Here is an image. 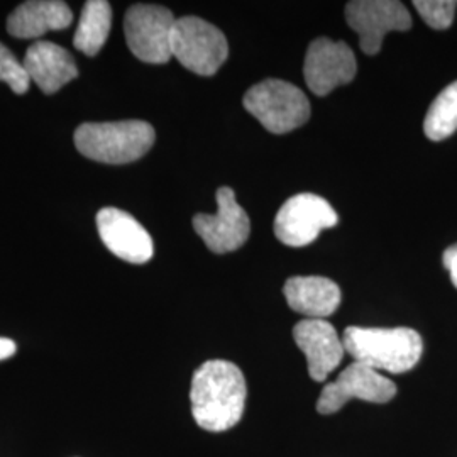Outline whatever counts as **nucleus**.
Wrapping results in <instances>:
<instances>
[{
    "mask_svg": "<svg viewBox=\"0 0 457 457\" xmlns=\"http://www.w3.org/2000/svg\"><path fill=\"white\" fill-rule=\"evenodd\" d=\"M245 396V375L230 361H207L192 378V413L204 430L224 432L239 424Z\"/></svg>",
    "mask_w": 457,
    "mask_h": 457,
    "instance_id": "obj_1",
    "label": "nucleus"
},
{
    "mask_svg": "<svg viewBox=\"0 0 457 457\" xmlns=\"http://www.w3.org/2000/svg\"><path fill=\"white\" fill-rule=\"evenodd\" d=\"M344 349L378 373H407L422 358L424 343L417 330L409 327H347Z\"/></svg>",
    "mask_w": 457,
    "mask_h": 457,
    "instance_id": "obj_2",
    "label": "nucleus"
},
{
    "mask_svg": "<svg viewBox=\"0 0 457 457\" xmlns=\"http://www.w3.org/2000/svg\"><path fill=\"white\" fill-rule=\"evenodd\" d=\"M156 134L145 120L87 122L75 131V146L97 163L128 164L143 158Z\"/></svg>",
    "mask_w": 457,
    "mask_h": 457,
    "instance_id": "obj_3",
    "label": "nucleus"
},
{
    "mask_svg": "<svg viewBox=\"0 0 457 457\" xmlns=\"http://www.w3.org/2000/svg\"><path fill=\"white\" fill-rule=\"evenodd\" d=\"M245 109L256 117L264 129L287 134L311 119V102L294 83L268 79L245 92Z\"/></svg>",
    "mask_w": 457,
    "mask_h": 457,
    "instance_id": "obj_4",
    "label": "nucleus"
},
{
    "mask_svg": "<svg viewBox=\"0 0 457 457\" xmlns=\"http://www.w3.org/2000/svg\"><path fill=\"white\" fill-rule=\"evenodd\" d=\"M171 54L196 75L212 77L228 60V39L219 28L200 17H180L173 29Z\"/></svg>",
    "mask_w": 457,
    "mask_h": 457,
    "instance_id": "obj_5",
    "label": "nucleus"
},
{
    "mask_svg": "<svg viewBox=\"0 0 457 457\" xmlns=\"http://www.w3.org/2000/svg\"><path fill=\"white\" fill-rule=\"evenodd\" d=\"M177 19L170 9L151 4H136L126 12L124 33L132 54L151 65L168 63Z\"/></svg>",
    "mask_w": 457,
    "mask_h": 457,
    "instance_id": "obj_6",
    "label": "nucleus"
},
{
    "mask_svg": "<svg viewBox=\"0 0 457 457\" xmlns=\"http://www.w3.org/2000/svg\"><path fill=\"white\" fill-rule=\"evenodd\" d=\"M339 215L322 196L298 194L288 198L275 219V234L283 245L290 247L309 245L324 228H334Z\"/></svg>",
    "mask_w": 457,
    "mask_h": 457,
    "instance_id": "obj_7",
    "label": "nucleus"
},
{
    "mask_svg": "<svg viewBox=\"0 0 457 457\" xmlns=\"http://www.w3.org/2000/svg\"><path fill=\"white\" fill-rule=\"evenodd\" d=\"M345 21L360 34L362 53L376 54L390 31H409L411 17L398 0H353L345 5Z\"/></svg>",
    "mask_w": 457,
    "mask_h": 457,
    "instance_id": "obj_8",
    "label": "nucleus"
},
{
    "mask_svg": "<svg viewBox=\"0 0 457 457\" xmlns=\"http://www.w3.org/2000/svg\"><path fill=\"white\" fill-rule=\"evenodd\" d=\"M217 213H196L194 228L205 245L215 254L237 251L245 245L251 222L245 209L237 204L236 192L230 187L217 190Z\"/></svg>",
    "mask_w": 457,
    "mask_h": 457,
    "instance_id": "obj_9",
    "label": "nucleus"
},
{
    "mask_svg": "<svg viewBox=\"0 0 457 457\" xmlns=\"http://www.w3.org/2000/svg\"><path fill=\"white\" fill-rule=\"evenodd\" d=\"M395 395L396 385L392 379L354 361L336 381L328 383L322 390L317 402V411L322 415L336 413L353 398L370 403H386Z\"/></svg>",
    "mask_w": 457,
    "mask_h": 457,
    "instance_id": "obj_10",
    "label": "nucleus"
},
{
    "mask_svg": "<svg viewBox=\"0 0 457 457\" xmlns=\"http://www.w3.org/2000/svg\"><path fill=\"white\" fill-rule=\"evenodd\" d=\"M356 71V56L345 43L327 37L312 41L305 56L303 77L315 96L324 97L336 87L353 82Z\"/></svg>",
    "mask_w": 457,
    "mask_h": 457,
    "instance_id": "obj_11",
    "label": "nucleus"
},
{
    "mask_svg": "<svg viewBox=\"0 0 457 457\" xmlns=\"http://www.w3.org/2000/svg\"><path fill=\"white\" fill-rule=\"evenodd\" d=\"M97 228L102 243L117 258L132 264H145L154 254L153 239L131 213L105 207L97 213Z\"/></svg>",
    "mask_w": 457,
    "mask_h": 457,
    "instance_id": "obj_12",
    "label": "nucleus"
},
{
    "mask_svg": "<svg viewBox=\"0 0 457 457\" xmlns=\"http://www.w3.org/2000/svg\"><path fill=\"white\" fill-rule=\"evenodd\" d=\"M295 343L305 354L313 381H326L344 358V344L337 330L324 319H305L294 328Z\"/></svg>",
    "mask_w": 457,
    "mask_h": 457,
    "instance_id": "obj_13",
    "label": "nucleus"
},
{
    "mask_svg": "<svg viewBox=\"0 0 457 457\" xmlns=\"http://www.w3.org/2000/svg\"><path fill=\"white\" fill-rule=\"evenodd\" d=\"M24 68L31 79L45 94H56L66 83L79 77V68L73 56L65 48L37 41L26 51Z\"/></svg>",
    "mask_w": 457,
    "mask_h": 457,
    "instance_id": "obj_14",
    "label": "nucleus"
},
{
    "mask_svg": "<svg viewBox=\"0 0 457 457\" xmlns=\"http://www.w3.org/2000/svg\"><path fill=\"white\" fill-rule=\"evenodd\" d=\"M283 294L290 309L307 319H324L339 309L343 294L336 281L324 277L290 278Z\"/></svg>",
    "mask_w": 457,
    "mask_h": 457,
    "instance_id": "obj_15",
    "label": "nucleus"
},
{
    "mask_svg": "<svg viewBox=\"0 0 457 457\" xmlns=\"http://www.w3.org/2000/svg\"><path fill=\"white\" fill-rule=\"evenodd\" d=\"M73 22V12L60 0H29L7 19V31L19 39L41 37L49 31H62Z\"/></svg>",
    "mask_w": 457,
    "mask_h": 457,
    "instance_id": "obj_16",
    "label": "nucleus"
},
{
    "mask_svg": "<svg viewBox=\"0 0 457 457\" xmlns=\"http://www.w3.org/2000/svg\"><path fill=\"white\" fill-rule=\"evenodd\" d=\"M112 26V7L105 0H88L83 7L73 45L87 56H96L104 48Z\"/></svg>",
    "mask_w": 457,
    "mask_h": 457,
    "instance_id": "obj_17",
    "label": "nucleus"
},
{
    "mask_svg": "<svg viewBox=\"0 0 457 457\" xmlns=\"http://www.w3.org/2000/svg\"><path fill=\"white\" fill-rule=\"evenodd\" d=\"M424 131L436 143L457 131V82L447 85L432 102L425 117Z\"/></svg>",
    "mask_w": 457,
    "mask_h": 457,
    "instance_id": "obj_18",
    "label": "nucleus"
},
{
    "mask_svg": "<svg viewBox=\"0 0 457 457\" xmlns=\"http://www.w3.org/2000/svg\"><path fill=\"white\" fill-rule=\"evenodd\" d=\"M417 12L432 29H447L453 26L456 14V0H415Z\"/></svg>",
    "mask_w": 457,
    "mask_h": 457,
    "instance_id": "obj_19",
    "label": "nucleus"
},
{
    "mask_svg": "<svg viewBox=\"0 0 457 457\" xmlns=\"http://www.w3.org/2000/svg\"><path fill=\"white\" fill-rule=\"evenodd\" d=\"M0 82L7 83L17 96L26 94L31 85V79L24 68V63H21L12 54V51L2 43H0Z\"/></svg>",
    "mask_w": 457,
    "mask_h": 457,
    "instance_id": "obj_20",
    "label": "nucleus"
},
{
    "mask_svg": "<svg viewBox=\"0 0 457 457\" xmlns=\"http://www.w3.org/2000/svg\"><path fill=\"white\" fill-rule=\"evenodd\" d=\"M444 266L451 275V281L457 288V245H451L444 251Z\"/></svg>",
    "mask_w": 457,
    "mask_h": 457,
    "instance_id": "obj_21",
    "label": "nucleus"
},
{
    "mask_svg": "<svg viewBox=\"0 0 457 457\" xmlns=\"http://www.w3.org/2000/svg\"><path fill=\"white\" fill-rule=\"evenodd\" d=\"M17 345L7 337H0V361L7 360L16 354Z\"/></svg>",
    "mask_w": 457,
    "mask_h": 457,
    "instance_id": "obj_22",
    "label": "nucleus"
}]
</instances>
